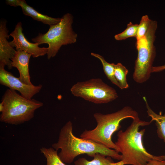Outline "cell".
<instances>
[{
  "label": "cell",
  "mask_w": 165,
  "mask_h": 165,
  "mask_svg": "<svg viewBox=\"0 0 165 165\" xmlns=\"http://www.w3.org/2000/svg\"><path fill=\"white\" fill-rule=\"evenodd\" d=\"M1 102L3 109L0 121L15 125L31 120L34 117L35 111L43 105L42 102L34 99H28L10 89L5 92Z\"/></svg>",
  "instance_id": "4"
},
{
  "label": "cell",
  "mask_w": 165,
  "mask_h": 165,
  "mask_svg": "<svg viewBox=\"0 0 165 165\" xmlns=\"http://www.w3.org/2000/svg\"><path fill=\"white\" fill-rule=\"evenodd\" d=\"M151 123L139 118L133 119L125 131L120 130L118 132L115 144L118 148V152L121 153L120 161L123 165H146L151 160H160V156H153L146 150L142 141L145 130H139L140 127L148 125Z\"/></svg>",
  "instance_id": "2"
},
{
  "label": "cell",
  "mask_w": 165,
  "mask_h": 165,
  "mask_svg": "<svg viewBox=\"0 0 165 165\" xmlns=\"http://www.w3.org/2000/svg\"><path fill=\"white\" fill-rule=\"evenodd\" d=\"M0 83L10 89L18 91L22 96L28 100H31L34 96L40 92L42 87L41 84L35 86L24 83L19 78L6 70L3 67H0Z\"/></svg>",
  "instance_id": "9"
},
{
  "label": "cell",
  "mask_w": 165,
  "mask_h": 165,
  "mask_svg": "<svg viewBox=\"0 0 165 165\" xmlns=\"http://www.w3.org/2000/svg\"><path fill=\"white\" fill-rule=\"evenodd\" d=\"M72 130V123L68 121L61 129L57 142L52 145L55 150L61 149L58 155L65 163H71L77 156L81 154H86L93 157L98 153L118 160H121L122 155L116 150L90 140L77 137Z\"/></svg>",
  "instance_id": "1"
},
{
  "label": "cell",
  "mask_w": 165,
  "mask_h": 165,
  "mask_svg": "<svg viewBox=\"0 0 165 165\" xmlns=\"http://www.w3.org/2000/svg\"><path fill=\"white\" fill-rule=\"evenodd\" d=\"M143 99L145 103L148 115L152 119L150 121L155 122L158 137L165 143V114L162 115L161 112L160 114L156 113L149 107L146 97H144ZM160 157L161 160H165V155L160 156Z\"/></svg>",
  "instance_id": "13"
},
{
  "label": "cell",
  "mask_w": 165,
  "mask_h": 165,
  "mask_svg": "<svg viewBox=\"0 0 165 165\" xmlns=\"http://www.w3.org/2000/svg\"><path fill=\"white\" fill-rule=\"evenodd\" d=\"M31 55L24 51H16L11 59L12 67L16 68L19 71L20 80L28 85L33 84L30 80L29 64Z\"/></svg>",
  "instance_id": "11"
},
{
  "label": "cell",
  "mask_w": 165,
  "mask_h": 165,
  "mask_svg": "<svg viewBox=\"0 0 165 165\" xmlns=\"http://www.w3.org/2000/svg\"><path fill=\"white\" fill-rule=\"evenodd\" d=\"M152 20L150 19L147 15L143 16L140 24H138L136 37V40L144 37L146 33Z\"/></svg>",
  "instance_id": "19"
},
{
  "label": "cell",
  "mask_w": 165,
  "mask_h": 165,
  "mask_svg": "<svg viewBox=\"0 0 165 165\" xmlns=\"http://www.w3.org/2000/svg\"><path fill=\"white\" fill-rule=\"evenodd\" d=\"M94 117L97 123L96 127L92 130H85L80 137L101 144L118 152V148L112 141V137L121 127V122L127 118L133 120L139 118L138 112L129 106L111 113H96Z\"/></svg>",
  "instance_id": "3"
},
{
  "label": "cell",
  "mask_w": 165,
  "mask_h": 165,
  "mask_svg": "<svg viewBox=\"0 0 165 165\" xmlns=\"http://www.w3.org/2000/svg\"><path fill=\"white\" fill-rule=\"evenodd\" d=\"M17 6L21 8L22 12L25 15L30 16L35 20L50 26L58 23L61 19V18H53L38 12L27 4L24 0H17Z\"/></svg>",
  "instance_id": "12"
},
{
  "label": "cell",
  "mask_w": 165,
  "mask_h": 165,
  "mask_svg": "<svg viewBox=\"0 0 165 165\" xmlns=\"http://www.w3.org/2000/svg\"><path fill=\"white\" fill-rule=\"evenodd\" d=\"M138 27V24H133L130 22L127 24V27L122 32L116 35L114 38L117 40L125 39L129 37H136Z\"/></svg>",
  "instance_id": "18"
},
{
  "label": "cell",
  "mask_w": 165,
  "mask_h": 165,
  "mask_svg": "<svg viewBox=\"0 0 165 165\" xmlns=\"http://www.w3.org/2000/svg\"><path fill=\"white\" fill-rule=\"evenodd\" d=\"M128 73V70L122 64L118 63L115 64V76L119 85V88L122 90L127 89L129 87L126 79Z\"/></svg>",
  "instance_id": "16"
},
{
  "label": "cell",
  "mask_w": 165,
  "mask_h": 165,
  "mask_svg": "<svg viewBox=\"0 0 165 165\" xmlns=\"http://www.w3.org/2000/svg\"><path fill=\"white\" fill-rule=\"evenodd\" d=\"M8 32L6 21L2 19L0 21V67H5L6 66L10 69L13 68L11 59L16 50L7 40L10 36Z\"/></svg>",
  "instance_id": "10"
},
{
  "label": "cell",
  "mask_w": 165,
  "mask_h": 165,
  "mask_svg": "<svg viewBox=\"0 0 165 165\" xmlns=\"http://www.w3.org/2000/svg\"><path fill=\"white\" fill-rule=\"evenodd\" d=\"M91 55L98 59L101 61L104 72L107 78L114 84L119 88V85L116 80L114 75L115 64L110 63L106 61L103 57L99 54L91 53Z\"/></svg>",
  "instance_id": "15"
},
{
  "label": "cell",
  "mask_w": 165,
  "mask_h": 165,
  "mask_svg": "<svg viewBox=\"0 0 165 165\" xmlns=\"http://www.w3.org/2000/svg\"><path fill=\"white\" fill-rule=\"evenodd\" d=\"M90 161L86 158H79L74 162L75 165H123L120 161L115 162L112 158L100 153H97Z\"/></svg>",
  "instance_id": "14"
},
{
  "label": "cell",
  "mask_w": 165,
  "mask_h": 165,
  "mask_svg": "<svg viewBox=\"0 0 165 165\" xmlns=\"http://www.w3.org/2000/svg\"><path fill=\"white\" fill-rule=\"evenodd\" d=\"M157 27V21L152 20L145 35L137 40L136 46L138 54L135 63L133 78L137 83L145 82L151 75L152 64L156 56L154 42Z\"/></svg>",
  "instance_id": "6"
},
{
  "label": "cell",
  "mask_w": 165,
  "mask_h": 165,
  "mask_svg": "<svg viewBox=\"0 0 165 165\" xmlns=\"http://www.w3.org/2000/svg\"><path fill=\"white\" fill-rule=\"evenodd\" d=\"M146 165H165V160L152 159L149 160Z\"/></svg>",
  "instance_id": "20"
},
{
  "label": "cell",
  "mask_w": 165,
  "mask_h": 165,
  "mask_svg": "<svg viewBox=\"0 0 165 165\" xmlns=\"http://www.w3.org/2000/svg\"><path fill=\"white\" fill-rule=\"evenodd\" d=\"M73 16L69 13L64 14L57 24L50 26L48 31L39 33L32 39V41L39 45L47 44L49 46L47 53L49 59L55 57L62 46L74 43L77 35L72 29Z\"/></svg>",
  "instance_id": "5"
},
{
  "label": "cell",
  "mask_w": 165,
  "mask_h": 165,
  "mask_svg": "<svg viewBox=\"0 0 165 165\" xmlns=\"http://www.w3.org/2000/svg\"><path fill=\"white\" fill-rule=\"evenodd\" d=\"M70 91L75 96L97 104L108 103L118 97L115 90L100 78L78 82L72 86Z\"/></svg>",
  "instance_id": "7"
},
{
  "label": "cell",
  "mask_w": 165,
  "mask_h": 165,
  "mask_svg": "<svg viewBox=\"0 0 165 165\" xmlns=\"http://www.w3.org/2000/svg\"><path fill=\"white\" fill-rule=\"evenodd\" d=\"M165 69V64L159 66L153 67L152 68V73L160 72Z\"/></svg>",
  "instance_id": "21"
},
{
  "label": "cell",
  "mask_w": 165,
  "mask_h": 165,
  "mask_svg": "<svg viewBox=\"0 0 165 165\" xmlns=\"http://www.w3.org/2000/svg\"><path fill=\"white\" fill-rule=\"evenodd\" d=\"M40 150L46 159V165H67L59 157L57 151L52 147H42Z\"/></svg>",
  "instance_id": "17"
},
{
  "label": "cell",
  "mask_w": 165,
  "mask_h": 165,
  "mask_svg": "<svg viewBox=\"0 0 165 165\" xmlns=\"http://www.w3.org/2000/svg\"><path fill=\"white\" fill-rule=\"evenodd\" d=\"M9 35L13 38L9 43L13 47L16 48V51H25L31 54L34 58L44 56L48 53V47H39L38 44L31 42L26 39L23 32L21 22L16 24L14 30Z\"/></svg>",
  "instance_id": "8"
}]
</instances>
